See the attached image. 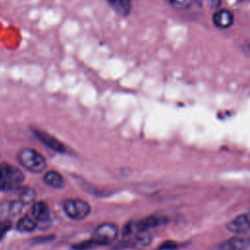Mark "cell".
Returning <instances> with one entry per match:
<instances>
[{"label": "cell", "mask_w": 250, "mask_h": 250, "mask_svg": "<svg viewBox=\"0 0 250 250\" xmlns=\"http://www.w3.org/2000/svg\"><path fill=\"white\" fill-rule=\"evenodd\" d=\"M23 203L18 200H4L0 201V220H8L9 217L18 216L22 208Z\"/></svg>", "instance_id": "obj_5"}, {"label": "cell", "mask_w": 250, "mask_h": 250, "mask_svg": "<svg viewBox=\"0 0 250 250\" xmlns=\"http://www.w3.org/2000/svg\"><path fill=\"white\" fill-rule=\"evenodd\" d=\"M36 197V192L30 188H23L19 192V200L23 204H29L34 201Z\"/></svg>", "instance_id": "obj_14"}, {"label": "cell", "mask_w": 250, "mask_h": 250, "mask_svg": "<svg viewBox=\"0 0 250 250\" xmlns=\"http://www.w3.org/2000/svg\"><path fill=\"white\" fill-rule=\"evenodd\" d=\"M118 234L117 226L112 223H104L97 227L93 232L92 239L101 245H107L113 242Z\"/></svg>", "instance_id": "obj_4"}, {"label": "cell", "mask_w": 250, "mask_h": 250, "mask_svg": "<svg viewBox=\"0 0 250 250\" xmlns=\"http://www.w3.org/2000/svg\"><path fill=\"white\" fill-rule=\"evenodd\" d=\"M249 242L247 238L234 236L225 241L221 246V250H247Z\"/></svg>", "instance_id": "obj_10"}, {"label": "cell", "mask_w": 250, "mask_h": 250, "mask_svg": "<svg viewBox=\"0 0 250 250\" xmlns=\"http://www.w3.org/2000/svg\"><path fill=\"white\" fill-rule=\"evenodd\" d=\"M113 10L121 16H128L132 10V0H107Z\"/></svg>", "instance_id": "obj_12"}, {"label": "cell", "mask_w": 250, "mask_h": 250, "mask_svg": "<svg viewBox=\"0 0 250 250\" xmlns=\"http://www.w3.org/2000/svg\"><path fill=\"white\" fill-rule=\"evenodd\" d=\"M98 243L95 242L92 238L87 240V241H83L79 244H76L73 246V249L75 250H88V249H92V248H95V247H98Z\"/></svg>", "instance_id": "obj_16"}, {"label": "cell", "mask_w": 250, "mask_h": 250, "mask_svg": "<svg viewBox=\"0 0 250 250\" xmlns=\"http://www.w3.org/2000/svg\"><path fill=\"white\" fill-rule=\"evenodd\" d=\"M23 180L24 175L19 168L7 162L0 164V190H11L20 188Z\"/></svg>", "instance_id": "obj_2"}, {"label": "cell", "mask_w": 250, "mask_h": 250, "mask_svg": "<svg viewBox=\"0 0 250 250\" xmlns=\"http://www.w3.org/2000/svg\"><path fill=\"white\" fill-rule=\"evenodd\" d=\"M177 248H178V245L174 241H166L162 243L157 248V250H177Z\"/></svg>", "instance_id": "obj_18"}, {"label": "cell", "mask_w": 250, "mask_h": 250, "mask_svg": "<svg viewBox=\"0 0 250 250\" xmlns=\"http://www.w3.org/2000/svg\"><path fill=\"white\" fill-rule=\"evenodd\" d=\"M193 0H169V3L172 7L178 10H185L188 9Z\"/></svg>", "instance_id": "obj_15"}, {"label": "cell", "mask_w": 250, "mask_h": 250, "mask_svg": "<svg viewBox=\"0 0 250 250\" xmlns=\"http://www.w3.org/2000/svg\"><path fill=\"white\" fill-rule=\"evenodd\" d=\"M36 228H37L36 221L27 215L21 218L17 224V229L21 232H31Z\"/></svg>", "instance_id": "obj_13"}, {"label": "cell", "mask_w": 250, "mask_h": 250, "mask_svg": "<svg viewBox=\"0 0 250 250\" xmlns=\"http://www.w3.org/2000/svg\"><path fill=\"white\" fill-rule=\"evenodd\" d=\"M31 214L36 223L45 224L50 221V209L45 201H36L31 208Z\"/></svg>", "instance_id": "obj_9"}, {"label": "cell", "mask_w": 250, "mask_h": 250, "mask_svg": "<svg viewBox=\"0 0 250 250\" xmlns=\"http://www.w3.org/2000/svg\"><path fill=\"white\" fill-rule=\"evenodd\" d=\"M63 210L68 218L81 221L90 214L91 207L88 202L82 199H67L63 203Z\"/></svg>", "instance_id": "obj_3"}, {"label": "cell", "mask_w": 250, "mask_h": 250, "mask_svg": "<svg viewBox=\"0 0 250 250\" xmlns=\"http://www.w3.org/2000/svg\"><path fill=\"white\" fill-rule=\"evenodd\" d=\"M18 160L22 167L32 173H41L47 167V161L45 157L37 150L24 147L19 151Z\"/></svg>", "instance_id": "obj_1"}, {"label": "cell", "mask_w": 250, "mask_h": 250, "mask_svg": "<svg viewBox=\"0 0 250 250\" xmlns=\"http://www.w3.org/2000/svg\"><path fill=\"white\" fill-rule=\"evenodd\" d=\"M227 229L230 232H233L236 234L247 233L250 229L248 214H241L235 217L232 221L227 224Z\"/></svg>", "instance_id": "obj_7"}, {"label": "cell", "mask_w": 250, "mask_h": 250, "mask_svg": "<svg viewBox=\"0 0 250 250\" xmlns=\"http://www.w3.org/2000/svg\"><path fill=\"white\" fill-rule=\"evenodd\" d=\"M11 227H12V223L9 220H0V240L10 230Z\"/></svg>", "instance_id": "obj_17"}, {"label": "cell", "mask_w": 250, "mask_h": 250, "mask_svg": "<svg viewBox=\"0 0 250 250\" xmlns=\"http://www.w3.org/2000/svg\"><path fill=\"white\" fill-rule=\"evenodd\" d=\"M234 21L233 15L227 9H220L213 15V22L218 28L226 29L232 25Z\"/></svg>", "instance_id": "obj_8"}, {"label": "cell", "mask_w": 250, "mask_h": 250, "mask_svg": "<svg viewBox=\"0 0 250 250\" xmlns=\"http://www.w3.org/2000/svg\"><path fill=\"white\" fill-rule=\"evenodd\" d=\"M43 181L49 187L54 188H62L64 186V180L62 176L57 171H49L44 175Z\"/></svg>", "instance_id": "obj_11"}, {"label": "cell", "mask_w": 250, "mask_h": 250, "mask_svg": "<svg viewBox=\"0 0 250 250\" xmlns=\"http://www.w3.org/2000/svg\"><path fill=\"white\" fill-rule=\"evenodd\" d=\"M33 133L36 136V138L41 143H43L45 146H49L50 148H52V149H54V150H56L58 152H61V153L65 152L64 145L62 144L60 141H58L53 136H51L48 133H46V132H44L42 130H39V129H33Z\"/></svg>", "instance_id": "obj_6"}]
</instances>
